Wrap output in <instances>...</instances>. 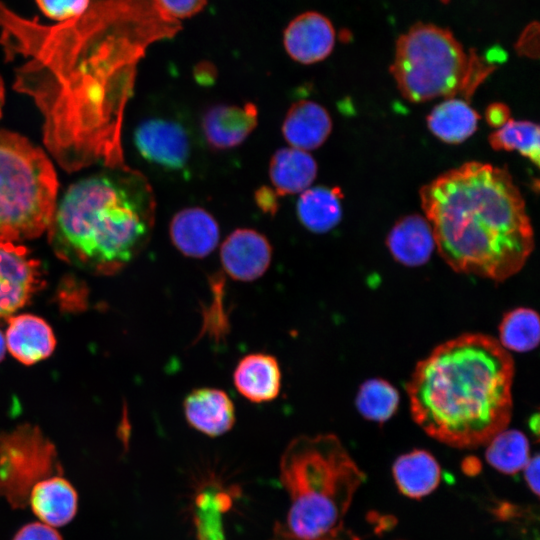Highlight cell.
<instances>
[{
    "mask_svg": "<svg viewBox=\"0 0 540 540\" xmlns=\"http://www.w3.org/2000/svg\"><path fill=\"white\" fill-rule=\"evenodd\" d=\"M420 201L439 255L458 273L501 282L534 249L524 198L506 168L466 162L422 186Z\"/></svg>",
    "mask_w": 540,
    "mask_h": 540,
    "instance_id": "obj_1",
    "label": "cell"
},
{
    "mask_svg": "<svg viewBox=\"0 0 540 540\" xmlns=\"http://www.w3.org/2000/svg\"><path fill=\"white\" fill-rule=\"evenodd\" d=\"M514 372L509 351L492 336L445 341L418 362L407 383L412 418L448 446L485 445L511 420Z\"/></svg>",
    "mask_w": 540,
    "mask_h": 540,
    "instance_id": "obj_2",
    "label": "cell"
},
{
    "mask_svg": "<svg viewBox=\"0 0 540 540\" xmlns=\"http://www.w3.org/2000/svg\"><path fill=\"white\" fill-rule=\"evenodd\" d=\"M152 212L144 179L123 167L71 185L56 206L49 237L62 259L115 272L146 243Z\"/></svg>",
    "mask_w": 540,
    "mask_h": 540,
    "instance_id": "obj_3",
    "label": "cell"
},
{
    "mask_svg": "<svg viewBox=\"0 0 540 540\" xmlns=\"http://www.w3.org/2000/svg\"><path fill=\"white\" fill-rule=\"evenodd\" d=\"M279 478L290 505L272 540H337L366 476L329 433L294 438L280 459Z\"/></svg>",
    "mask_w": 540,
    "mask_h": 540,
    "instance_id": "obj_4",
    "label": "cell"
},
{
    "mask_svg": "<svg viewBox=\"0 0 540 540\" xmlns=\"http://www.w3.org/2000/svg\"><path fill=\"white\" fill-rule=\"evenodd\" d=\"M489 61L467 52L449 30L418 23L398 38L390 72L410 102L468 99L495 69Z\"/></svg>",
    "mask_w": 540,
    "mask_h": 540,
    "instance_id": "obj_5",
    "label": "cell"
},
{
    "mask_svg": "<svg viewBox=\"0 0 540 540\" xmlns=\"http://www.w3.org/2000/svg\"><path fill=\"white\" fill-rule=\"evenodd\" d=\"M57 187L41 149L18 134L0 132V241L34 238L49 228Z\"/></svg>",
    "mask_w": 540,
    "mask_h": 540,
    "instance_id": "obj_6",
    "label": "cell"
},
{
    "mask_svg": "<svg viewBox=\"0 0 540 540\" xmlns=\"http://www.w3.org/2000/svg\"><path fill=\"white\" fill-rule=\"evenodd\" d=\"M54 475H63L55 446L30 425L0 433V499L12 509L28 506L33 486Z\"/></svg>",
    "mask_w": 540,
    "mask_h": 540,
    "instance_id": "obj_7",
    "label": "cell"
},
{
    "mask_svg": "<svg viewBox=\"0 0 540 540\" xmlns=\"http://www.w3.org/2000/svg\"><path fill=\"white\" fill-rule=\"evenodd\" d=\"M134 143L140 155L164 171H185L190 163L193 142L188 128L170 117H152L135 130Z\"/></svg>",
    "mask_w": 540,
    "mask_h": 540,
    "instance_id": "obj_8",
    "label": "cell"
},
{
    "mask_svg": "<svg viewBox=\"0 0 540 540\" xmlns=\"http://www.w3.org/2000/svg\"><path fill=\"white\" fill-rule=\"evenodd\" d=\"M40 285L39 262L24 246L0 241V317L24 306Z\"/></svg>",
    "mask_w": 540,
    "mask_h": 540,
    "instance_id": "obj_9",
    "label": "cell"
},
{
    "mask_svg": "<svg viewBox=\"0 0 540 540\" xmlns=\"http://www.w3.org/2000/svg\"><path fill=\"white\" fill-rule=\"evenodd\" d=\"M272 246L262 233L250 228L232 231L222 242L220 261L233 280L252 282L262 277L272 261Z\"/></svg>",
    "mask_w": 540,
    "mask_h": 540,
    "instance_id": "obj_10",
    "label": "cell"
},
{
    "mask_svg": "<svg viewBox=\"0 0 540 540\" xmlns=\"http://www.w3.org/2000/svg\"><path fill=\"white\" fill-rule=\"evenodd\" d=\"M258 124V109L244 105L216 104L201 118V129L207 144L216 150L232 149L242 144Z\"/></svg>",
    "mask_w": 540,
    "mask_h": 540,
    "instance_id": "obj_11",
    "label": "cell"
},
{
    "mask_svg": "<svg viewBox=\"0 0 540 540\" xmlns=\"http://www.w3.org/2000/svg\"><path fill=\"white\" fill-rule=\"evenodd\" d=\"M335 31L328 18L317 12H306L293 19L284 32L288 55L302 64L324 60L332 52Z\"/></svg>",
    "mask_w": 540,
    "mask_h": 540,
    "instance_id": "obj_12",
    "label": "cell"
},
{
    "mask_svg": "<svg viewBox=\"0 0 540 540\" xmlns=\"http://www.w3.org/2000/svg\"><path fill=\"white\" fill-rule=\"evenodd\" d=\"M169 236L180 253L186 257L202 259L216 249L220 229L214 216L206 209L187 207L172 217Z\"/></svg>",
    "mask_w": 540,
    "mask_h": 540,
    "instance_id": "obj_13",
    "label": "cell"
},
{
    "mask_svg": "<svg viewBox=\"0 0 540 540\" xmlns=\"http://www.w3.org/2000/svg\"><path fill=\"white\" fill-rule=\"evenodd\" d=\"M188 424L209 437L221 436L235 424V407L229 395L217 388L202 387L189 392L183 401Z\"/></svg>",
    "mask_w": 540,
    "mask_h": 540,
    "instance_id": "obj_14",
    "label": "cell"
},
{
    "mask_svg": "<svg viewBox=\"0 0 540 540\" xmlns=\"http://www.w3.org/2000/svg\"><path fill=\"white\" fill-rule=\"evenodd\" d=\"M282 373L277 359L266 353L242 357L233 372V384L252 403L273 401L281 390Z\"/></svg>",
    "mask_w": 540,
    "mask_h": 540,
    "instance_id": "obj_15",
    "label": "cell"
},
{
    "mask_svg": "<svg viewBox=\"0 0 540 540\" xmlns=\"http://www.w3.org/2000/svg\"><path fill=\"white\" fill-rule=\"evenodd\" d=\"M332 120L328 111L312 100H299L288 109L281 131L290 145L304 151L319 148L329 137Z\"/></svg>",
    "mask_w": 540,
    "mask_h": 540,
    "instance_id": "obj_16",
    "label": "cell"
},
{
    "mask_svg": "<svg viewBox=\"0 0 540 540\" xmlns=\"http://www.w3.org/2000/svg\"><path fill=\"white\" fill-rule=\"evenodd\" d=\"M386 244L393 258L408 267L425 264L435 249L431 225L419 214L399 219L388 233Z\"/></svg>",
    "mask_w": 540,
    "mask_h": 540,
    "instance_id": "obj_17",
    "label": "cell"
},
{
    "mask_svg": "<svg viewBox=\"0 0 540 540\" xmlns=\"http://www.w3.org/2000/svg\"><path fill=\"white\" fill-rule=\"evenodd\" d=\"M28 505L41 522L61 527L70 523L78 510V494L63 475H54L36 483Z\"/></svg>",
    "mask_w": 540,
    "mask_h": 540,
    "instance_id": "obj_18",
    "label": "cell"
},
{
    "mask_svg": "<svg viewBox=\"0 0 540 540\" xmlns=\"http://www.w3.org/2000/svg\"><path fill=\"white\" fill-rule=\"evenodd\" d=\"M5 342L12 356L26 365L47 358L56 345L54 333L47 322L31 314L9 319Z\"/></svg>",
    "mask_w": 540,
    "mask_h": 540,
    "instance_id": "obj_19",
    "label": "cell"
},
{
    "mask_svg": "<svg viewBox=\"0 0 540 540\" xmlns=\"http://www.w3.org/2000/svg\"><path fill=\"white\" fill-rule=\"evenodd\" d=\"M317 171L311 154L294 147L276 150L269 163V178L278 196L302 193L312 185Z\"/></svg>",
    "mask_w": 540,
    "mask_h": 540,
    "instance_id": "obj_20",
    "label": "cell"
},
{
    "mask_svg": "<svg viewBox=\"0 0 540 540\" xmlns=\"http://www.w3.org/2000/svg\"><path fill=\"white\" fill-rule=\"evenodd\" d=\"M392 474L398 490L411 499L431 494L441 479L437 460L421 449L400 455L393 463Z\"/></svg>",
    "mask_w": 540,
    "mask_h": 540,
    "instance_id": "obj_21",
    "label": "cell"
},
{
    "mask_svg": "<svg viewBox=\"0 0 540 540\" xmlns=\"http://www.w3.org/2000/svg\"><path fill=\"white\" fill-rule=\"evenodd\" d=\"M479 119L480 115L466 101L448 98L429 113L427 126L441 141L458 144L477 130Z\"/></svg>",
    "mask_w": 540,
    "mask_h": 540,
    "instance_id": "obj_22",
    "label": "cell"
},
{
    "mask_svg": "<svg viewBox=\"0 0 540 540\" xmlns=\"http://www.w3.org/2000/svg\"><path fill=\"white\" fill-rule=\"evenodd\" d=\"M300 223L309 231L322 234L336 227L342 217L340 191L324 186L309 187L296 203Z\"/></svg>",
    "mask_w": 540,
    "mask_h": 540,
    "instance_id": "obj_23",
    "label": "cell"
},
{
    "mask_svg": "<svg viewBox=\"0 0 540 540\" xmlns=\"http://www.w3.org/2000/svg\"><path fill=\"white\" fill-rule=\"evenodd\" d=\"M232 504L229 493L215 485L205 486L194 501L197 540H226L223 516Z\"/></svg>",
    "mask_w": 540,
    "mask_h": 540,
    "instance_id": "obj_24",
    "label": "cell"
},
{
    "mask_svg": "<svg viewBox=\"0 0 540 540\" xmlns=\"http://www.w3.org/2000/svg\"><path fill=\"white\" fill-rule=\"evenodd\" d=\"M485 457L490 466L503 474L518 473L530 458L528 439L518 430L504 429L487 443Z\"/></svg>",
    "mask_w": 540,
    "mask_h": 540,
    "instance_id": "obj_25",
    "label": "cell"
},
{
    "mask_svg": "<svg viewBox=\"0 0 540 540\" xmlns=\"http://www.w3.org/2000/svg\"><path fill=\"white\" fill-rule=\"evenodd\" d=\"M539 317L531 308L509 311L499 325V343L507 351L527 352L539 343Z\"/></svg>",
    "mask_w": 540,
    "mask_h": 540,
    "instance_id": "obj_26",
    "label": "cell"
},
{
    "mask_svg": "<svg viewBox=\"0 0 540 540\" xmlns=\"http://www.w3.org/2000/svg\"><path fill=\"white\" fill-rule=\"evenodd\" d=\"M539 126L524 120L509 119L489 135V143L494 150L518 151L536 166L539 165Z\"/></svg>",
    "mask_w": 540,
    "mask_h": 540,
    "instance_id": "obj_27",
    "label": "cell"
},
{
    "mask_svg": "<svg viewBox=\"0 0 540 540\" xmlns=\"http://www.w3.org/2000/svg\"><path fill=\"white\" fill-rule=\"evenodd\" d=\"M399 393L383 379H369L359 388L356 406L367 420L385 422L397 411Z\"/></svg>",
    "mask_w": 540,
    "mask_h": 540,
    "instance_id": "obj_28",
    "label": "cell"
},
{
    "mask_svg": "<svg viewBox=\"0 0 540 540\" xmlns=\"http://www.w3.org/2000/svg\"><path fill=\"white\" fill-rule=\"evenodd\" d=\"M37 6L49 19L69 22L87 12L90 0H36Z\"/></svg>",
    "mask_w": 540,
    "mask_h": 540,
    "instance_id": "obj_29",
    "label": "cell"
},
{
    "mask_svg": "<svg viewBox=\"0 0 540 540\" xmlns=\"http://www.w3.org/2000/svg\"><path fill=\"white\" fill-rule=\"evenodd\" d=\"M153 2L162 16L176 22L200 12L207 0H153Z\"/></svg>",
    "mask_w": 540,
    "mask_h": 540,
    "instance_id": "obj_30",
    "label": "cell"
},
{
    "mask_svg": "<svg viewBox=\"0 0 540 540\" xmlns=\"http://www.w3.org/2000/svg\"><path fill=\"white\" fill-rule=\"evenodd\" d=\"M12 540H63V538L54 527L40 521L23 525Z\"/></svg>",
    "mask_w": 540,
    "mask_h": 540,
    "instance_id": "obj_31",
    "label": "cell"
},
{
    "mask_svg": "<svg viewBox=\"0 0 540 540\" xmlns=\"http://www.w3.org/2000/svg\"><path fill=\"white\" fill-rule=\"evenodd\" d=\"M539 27L536 22L528 25L520 35L516 43V51L529 58H538L539 52Z\"/></svg>",
    "mask_w": 540,
    "mask_h": 540,
    "instance_id": "obj_32",
    "label": "cell"
},
{
    "mask_svg": "<svg viewBox=\"0 0 540 540\" xmlns=\"http://www.w3.org/2000/svg\"><path fill=\"white\" fill-rule=\"evenodd\" d=\"M278 195L269 187H261L255 193L258 207L265 213L274 214L278 208Z\"/></svg>",
    "mask_w": 540,
    "mask_h": 540,
    "instance_id": "obj_33",
    "label": "cell"
},
{
    "mask_svg": "<svg viewBox=\"0 0 540 540\" xmlns=\"http://www.w3.org/2000/svg\"><path fill=\"white\" fill-rule=\"evenodd\" d=\"M539 455L535 454L529 458L522 470H524V479L533 494L539 496Z\"/></svg>",
    "mask_w": 540,
    "mask_h": 540,
    "instance_id": "obj_34",
    "label": "cell"
},
{
    "mask_svg": "<svg viewBox=\"0 0 540 540\" xmlns=\"http://www.w3.org/2000/svg\"><path fill=\"white\" fill-rule=\"evenodd\" d=\"M486 119L494 127H501L510 119L509 108L502 103H493L486 110Z\"/></svg>",
    "mask_w": 540,
    "mask_h": 540,
    "instance_id": "obj_35",
    "label": "cell"
},
{
    "mask_svg": "<svg viewBox=\"0 0 540 540\" xmlns=\"http://www.w3.org/2000/svg\"><path fill=\"white\" fill-rule=\"evenodd\" d=\"M462 471L468 476H476L481 471V463L475 457H467L461 464Z\"/></svg>",
    "mask_w": 540,
    "mask_h": 540,
    "instance_id": "obj_36",
    "label": "cell"
},
{
    "mask_svg": "<svg viewBox=\"0 0 540 540\" xmlns=\"http://www.w3.org/2000/svg\"><path fill=\"white\" fill-rule=\"evenodd\" d=\"M6 347V344H5V340H4V337L0 331V361L3 359L4 357V353H5V348Z\"/></svg>",
    "mask_w": 540,
    "mask_h": 540,
    "instance_id": "obj_37",
    "label": "cell"
},
{
    "mask_svg": "<svg viewBox=\"0 0 540 540\" xmlns=\"http://www.w3.org/2000/svg\"><path fill=\"white\" fill-rule=\"evenodd\" d=\"M3 102H4V86H3V81L0 77V115H1V108H2Z\"/></svg>",
    "mask_w": 540,
    "mask_h": 540,
    "instance_id": "obj_38",
    "label": "cell"
}]
</instances>
